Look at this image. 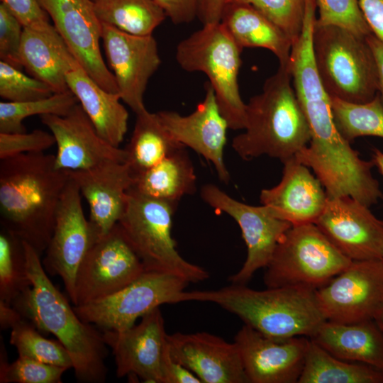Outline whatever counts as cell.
Wrapping results in <instances>:
<instances>
[{
  "label": "cell",
  "mask_w": 383,
  "mask_h": 383,
  "mask_svg": "<svg viewBox=\"0 0 383 383\" xmlns=\"http://www.w3.org/2000/svg\"><path fill=\"white\" fill-rule=\"evenodd\" d=\"M69 179L43 152L0 161L1 228L31 245L41 256L51 238L58 206Z\"/></svg>",
  "instance_id": "cell-1"
},
{
  "label": "cell",
  "mask_w": 383,
  "mask_h": 383,
  "mask_svg": "<svg viewBox=\"0 0 383 383\" xmlns=\"http://www.w3.org/2000/svg\"><path fill=\"white\" fill-rule=\"evenodd\" d=\"M23 243L27 274L32 284L12 305L40 332L54 335L64 345L79 382H104L108 349L102 333L77 316L67 298L49 279L41 256L28 243Z\"/></svg>",
  "instance_id": "cell-2"
},
{
  "label": "cell",
  "mask_w": 383,
  "mask_h": 383,
  "mask_svg": "<svg viewBox=\"0 0 383 383\" xmlns=\"http://www.w3.org/2000/svg\"><path fill=\"white\" fill-rule=\"evenodd\" d=\"M180 301L215 304L239 317L245 325L274 338H311L327 321L316 290L301 287L256 290L246 284H231L216 289L184 291Z\"/></svg>",
  "instance_id": "cell-3"
},
{
  "label": "cell",
  "mask_w": 383,
  "mask_h": 383,
  "mask_svg": "<svg viewBox=\"0 0 383 383\" xmlns=\"http://www.w3.org/2000/svg\"><path fill=\"white\" fill-rule=\"evenodd\" d=\"M243 130L233 138L232 148L245 160L267 155L283 162L309 144L310 130L289 67L279 66L265 80L262 91L246 104Z\"/></svg>",
  "instance_id": "cell-4"
},
{
  "label": "cell",
  "mask_w": 383,
  "mask_h": 383,
  "mask_svg": "<svg viewBox=\"0 0 383 383\" xmlns=\"http://www.w3.org/2000/svg\"><path fill=\"white\" fill-rule=\"evenodd\" d=\"M366 38L315 21L312 33L314 63L331 98L362 104L377 94L376 61Z\"/></svg>",
  "instance_id": "cell-5"
},
{
  "label": "cell",
  "mask_w": 383,
  "mask_h": 383,
  "mask_svg": "<svg viewBox=\"0 0 383 383\" xmlns=\"http://www.w3.org/2000/svg\"><path fill=\"white\" fill-rule=\"evenodd\" d=\"M177 206L130 188L126 210L118 223L145 271L171 274L189 284L198 283L209 279V274L183 258L177 250L171 232Z\"/></svg>",
  "instance_id": "cell-6"
},
{
  "label": "cell",
  "mask_w": 383,
  "mask_h": 383,
  "mask_svg": "<svg viewBox=\"0 0 383 383\" xmlns=\"http://www.w3.org/2000/svg\"><path fill=\"white\" fill-rule=\"evenodd\" d=\"M242 49L221 22L203 24L180 41L176 60L184 70L201 72L211 86L229 128L243 130L246 104L240 96L238 73Z\"/></svg>",
  "instance_id": "cell-7"
},
{
  "label": "cell",
  "mask_w": 383,
  "mask_h": 383,
  "mask_svg": "<svg viewBox=\"0 0 383 383\" xmlns=\"http://www.w3.org/2000/svg\"><path fill=\"white\" fill-rule=\"evenodd\" d=\"M351 262L315 223L293 225L278 243L263 280L267 287L316 290Z\"/></svg>",
  "instance_id": "cell-8"
},
{
  "label": "cell",
  "mask_w": 383,
  "mask_h": 383,
  "mask_svg": "<svg viewBox=\"0 0 383 383\" xmlns=\"http://www.w3.org/2000/svg\"><path fill=\"white\" fill-rule=\"evenodd\" d=\"M189 284L171 274L145 271L112 295L73 308L86 323L104 330L123 331L162 304L181 302V296Z\"/></svg>",
  "instance_id": "cell-9"
},
{
  "label": "cell",
  "mask_w": 383,
  "mask_h": 383,
  "mask_svg": "<svg viewBox=\"0 0 383 383\" xmlns=\"http://www.w3.org/2000/svg\"><path fill=\"white\" fill-rule=\"evenodd\" d=\"M145 269L117 223L92 245L76 279L74 306L106 298L140 277Z\"/></svg>",
  "instance_id": "cell-10"
},
{
  "label": "cell",
  "mask_w": 383,
  "mask_h": 383,
  "mask_svg": "<svg viewBox=\"0 0 383 383\" xmlns=\"http://www.w3.org/2000/svg\"><path fill=\"white\" fill-rule=\"evenodd\" d=\"M201 196L215 211L227 213L238 223L247 257L241 268L228 279L231 284H246L258 270L267 266L278 243L292 224L274 216L267 206L240 202L213 184L202 187Z\"/></svg>",
  "instance_id": "cell-11"
},
{
  "label": "cell",
  "mask_w": 383,
  "mask_h": 383,
  "mask_svg": "<svg viewBox=\"0 0 383 383\" xmlns=\"http://www.w3.org/2000/svg\"><path fill=\"white\" fill-rule=\"evenodd\" d=\"M316 296L327 321L352 323L373 320L383 306L382 260L352 261L316 289Z\"/></svg>",
  "instance_id": "cell-12"
},
{
  "label": "cell",
  "mask_w": 383,
  "mask_h": 383,
  "mask_svg": "<svg viewBox=\"0 0 383 383\" xmlns=\"http://www.w3.org/2000/svg\"><path fill=\"white\" fill-rule=\"evenodd\" d=\"M96 240L84 216L79 189L69 174L42 263L47 273L61 277L73 304L79 268Z\"/></svg>",
  "instance_id": "cell-13"
},
{
  "label": "cell",
  "mask_w": 383,
  "mask_h": 383,
  "mask_svg": "<svg viewBox=\"0 0 383 383\" xmlns=\"http://www.w3.org/2000/svg\"><path fill=\"white\" fill-rule=\"evenodd\" d=\"M39 1L88 74L106 91L119 94L114 76L106 65L100 50L102 25L93 0Z\"/></svg>",
  "instance_id": "cell-14"
},
{
  "label": "cell",
  "mask_w": 383,
  "mask_h": 383,
  "mask_svg": "<svg viewBox=\"0 0 383 383\" xmlns=\"http://www.w3.org/2000/svg\"><path fill=\"white\" fill-rule=\"evenodd\" d=\"M101 25L103 46L121 99L139 113L146 110L144 94L161 63L157 41L152 35H136Z\"/></svg>",
  "instance_id": "cell-15"
},
{
  "label": "cell",
  "mask_w": 383,
  "mask_h": 383,
  "mask_svg": "<svg viewBox=\"0 0 383 383\" xmlns=\"http://www.w3.org/2000/svg\"><path fill=\"white\" fill-rule=\"evenodd\" d=\"M314 223L350 260H382L383 221L351 196L328 197Z\"/></svg>",
  "instance_id": "cell-16"
},
{
  "label": "cell",
  "mask_w": 383,
  "mask_h": 383,
  "mask_svg": "<svg viewBox=\"0 0 383 383\" xmlns=\"http://www.w3.org/2000/svg\"><path fill=\"white\" fill-rule=\"evenodd\" d=\"M141 318L140 323L123 331L104 330V341L112 350L118 377L162 383L167 336L163 316L158 307Z\"/></svg>",
  "instance_id": "cell-17"
},
{
  "label": "cell",
  "mask_w": 383,
  "mask_h": 383,
  "mask_svg": "<svg viewBox=\"0 0 383 383\" xmlns=\"http://www.w3.org/2000/svg\"><path fill=\"white\" fill-rule=\"evenodd\" d=\"M40 116L55 139L57 169L76 171L111 162H126L125 150L111 145L99 135L79 103L65 116Z\"/></svg>",
  "instance_id": "cell-18"
},
{
  "label": "cell",
  "mask_w": 383,
  "mask_h": 383,
  "mask_svg": "<svg viewBox=\"0 0 383 383\" xmlns=\"http://www.w3.org/2000/svg\"><path fill=\"white\" fill-rule=\"evenodd\" d=\"M234 342L249 383L298 382L309 339L270 338L244 324Z\"/></svg>",
  "instance_id": "cell-19"
},
{
  "label": "cell",
  "mask_w": 383,
  "mask_h": 383,
  "mask_svg": "<svg viewBox=\"0 0 383 383\" xmlns=\"http://www.w3.org/2000/svg\"><path fill=\"white\" fill-rule=\"evenodd\" d=\"M205 91L203 101L189 115L182 116L172 111H162L157 114L176 142L202 155L213 165L219 180L228 184L230 174L223 160V150L229 127L209 82Z\"/></svg>",
  "instance_id": "cell-20"
},
{
  "label": "cell",
  "mask_w": 383,
  "mask_h": 383,
  "mask_svg": "<svg viewBox=\"0 0 383 383\" xmlns=\"http://www.w3.org/2000/svg\"><path fill=\"white\" fill-rule=\"evenodd\" d=\"M172 357L201 383H249L237 345L206 332L167 336Z\"/></svg>",
  "instance_id": "cell-21"
},
{
  "label": "cell",
  "mask_w": 383,
  "mask_h": 383,
  "mask_svg": "<svg viewBox=\"0 0 383 383\" xmlns=\"http://www.w3.org/2000/svg\"><path fill=\"white\" fill-rule=\"evenodd\" d=\"M87 201L89 221L98 240L123 216L133 177L126 162H111L87 170L68 171Z\"/></svg>",
  "instance_id": "cell-22"
},
{
  "label": "cell",
  "mask_w": 383,
  "mask_h": 383,
  "mask_svg": "<svg viewBox=\"0 0 383 383\" xmlns=\"http://www.w3.org/2000/svg\"><path fill=\"white\" fill-rule=\"evenodd\" d=\"M282 163L281 181L276 186L261 191V204L292 226L314 223L328 199L323 186L296 157Z\"/></svg>",
  "instance_id": "cell-23"
},
{
  "label": "cell",
  "mask_w": 383,
  "mask_h": 383,
  "mask_svg": "<svg viewBox=\"0 0 383 383\" xmlns=\"http://www.w3.org/2000/svg\"><path fill=\"white\" fill-rule=\"evenodd\" d=\"M20 57L23 67L54 93L70 90L66 74L80 65L53 25L44 29L23 28Z\"/></svg>",
  "instance_id": "cell-24"
},
{
  "label": "cell",
  "mask_w": 383,
  "mask_h": 383,
  "mask_svg": "<svg viewBox=\"0 0 383 383\" xmlns=\"http://www.w3.org/2000/svg\"><path fill=\"white\" fill-rule=\"evenodd\" d=\"M66 81L99 135L119 148L127 132L128 120V112L120 102L119 94L102 88L81 65L67 72Z\"/></svg>",
  "instance_id": "cell-25"
},
{
  "label": "cell",
  "mask_w": 383,
  "mask_h": 383,
  "mask_svg": "<svg viewBox=\"0 0 383 383\" xmlns=\"http://www.w3.org/2000/svg\"><path fill=\"white\" fill-rule=\"evenodd\" d=\"M333 356L383 371V334L374 320L326 321L310 338Z\"/></svg>",
  "instance_id": "cell-26"
},
{
  "label": "cell",
  "mask_w": 383,
  "mask_h": 383,
  "mask_svg": "<svg viewBox=\"0 0 383 383\" xmlns=\"http://www.w3.org/2000/svg\"><path fill=\"white\" fill-rule=\"evenodd\" d=\"M236 44L245 48H262L271 51L279 66L289 67L293 43L273 22L252 6L229 2L220 21Z\"/></svg>",
  "instance_id": "cell-27"
},
{
  "label": "cell",
  "mask_w": 383,
  "mask_h": 383,
  "mask_svg": "<svg viewBox=\"0 0 383 383\" xmlns=\"http://www.w3.org/2000/svg\"><path fill=\"white\" fill-rule=\"evenodd\" d=\"M185 148H179L155 166L133 177L131 188L155 199L174 204L196 189V176Z\"/></svg>",
  "instance_id": "cell-28"
},
{
  "label": "cell",
  "mask_w": 383,
  "mask_h": 383,
  "mask_svg": "<svg viewBox=\"0 0 383 383\" xmlns=\"http://www.w3.org/2000/svg\"><path fill=\"white\" fill-rule=\"evenodd\" d=\"M184 148L176 142L161 123L157 113L147 109L136 114L126 162L133 177L155 166L173 151Z\"/></svg>",
  "instance_id": "cell-29"
},
{
  "label": "cell",
  "mask_w": 383,
  "mask_h": 383,
  "mask_svg": "<svg viewBox=\"0 0 383 383\" xmlns=\"http://www.w3.org/2000/svg\"><path fill=\"white\" fill-rule=\"evenodd\" d=\"M298 383H383V371L339 359L310 338Z\"/></svg>",
  "instance_id": "cell-30"
},
{
  "label": "cell",
  "mask_w": 383,
  "mask_h": 383,
  "mask_svg": "<svg viewBox=\"0 0 383 383\" xmlns=\"http://www.w3.org/2000/svg\"><path fill=\"white\" fill-rule=\"evenodd\" d=\"M101 23L136 35H150L167 16L156 0H93Z\"/></svg>",
  "instance_id": "cell-31"
},
{
  "label": "cell",
  "mask_w": 383,
  "mask_h": 383,
  "mask_svg": "<svg viewBox=\"0 0 383 383\" xmlns=\"http://www.w3.org/2000/svg\"><path fill=\"white\" fill-rule=\"evenodd\" d=\"M331 99L334 124L345 140L351 143L362 136L383 138V106L378 94L362 104Z\"/></svg>",
  "instance_id": "cell-32"
},
{
  "label": "cell",
  "mask_w": 383,
  "mask_h": 383,
  "mask_svg": "<svg viewBox=\"0 0 383 383\" xmlns=\"http://www.w3.org/2000/svg\"><path fill=\"white\" fill-rule=\"evenodd\" d=\"M78 103V99L70 90L37 100L1 101L0 133H24L26 128L23 121L25 118L34 115L65 116Z\"/></svg>",
  "instance_id": "cell-33"
},
{
  "label": "cell",
  "mask_w": 383,
  "mask_h": 383,
  "mask_svg": "<svg viewBox=\"0 0 383 383\" xmlns=\"http://www.w3.org/2000/svg\"><path fill=\"white\" fill-rule=\"evenodd\" d=\"M23 241L1 228L0 232V300L12 304L31 286Z\"/></svg>",
  "instance_id": "cell-34"
},
{
  "label": "cell",
  "mask_w": 383,
  "mask_h": 383,
  "mask_svg": "<svg viewBox=\"0 0 383 383\" xmlns=\"http://www.w3.org/2000/svg\"><path fill=\"white\" fill-rule=\"evenodd\" d=\"M10 343L16 348L18 356L67 369L73 367L71 357L64 345L58 340L43 336L26 319L11 328Z\"/></svg>",
  "instance_id": "cell-35"
},
{
  "label": "cell",
  "mask_w": 383,
  "mask_h": 383,
  "mask_svg": "<svg viewBox=\"0 0 383 383\" xmlns=\"http://www.w3.org/2000/svg\"><path fill=\"white\" fill-rule=\"evenodd\" d=\"M67 370L21 356L14 362L9 363L5 345L1 338V383H60L64 372Z\"/></svg>",
  "instance_id": "cell-36"
},
{
  "label": "cell",
  "mask_w": 383,
  "mask_h": 383,
  "mask_svg": "<svg viewBox=\"0 0 383 383\" xmlns=\"http://www.w3.org/2000/svg\"><path fill=\"white\" fill-rule=\"evenodd\" d=\"M229 2L252 6L277 26L293 43L301 33L306 0H229Z\"/></svg>",
  "instance_id": "cell-37"
},
{
  "label": "cell",
  "mask_w": 383,
  "mask_h": 383,
  "mask_svg": "<svg viewBox=\"0 0 383 383\" xmlns=\"http://www.w3.org/2000/svg\"><path fill=\"white\" fill-rule=\"evenodd\" d=\"M53 94L54 91L47 84L0 61V96L7 101L41 99Z\"/></svg>",
  "instance_id": "cell-38"
},
{
  "label": "cell",
  "mask_w": 383,
  "mask_h": 383,
  "mask_svg": "<svg viewBox=\"0 0 383 383\" xmlns=\"http://www.w3.org/2000/svg\"><path fill=\"white\" fill-rule=\"evenodd\" d=\"M316 23L342 27L365 38L372 34L357 0H316Z\"/></svg>",
  "instance_id": "cell-39"
},
{
  "label": "cell",
  "mask_w": 383,
  "mask_h": 383,
  "mask_svg": "<svg viewBox=\"0 0 383 383\" xmlns=\"http://www.w3.org/2000/svg\"><path fill=\"white\" fill-rule=\"evenodd\" d=\"M55 144L52 133L36 129L30 133H0V160L29 152H40Z\"/></svg>",
  "instance_id": "cell-40"
},
{
  "label": "cell",
  "mask_w": 383,
  "mask_h": 383,
  "mask_svg": "<svg viewBox=\"0 0 383 383\" xmlns=\"http://www.w3.org/2000/svg\"><path fill=\"white\" fill-rule=\"evenodd\" d=\"M23 26L2 3H0V58L21 70L20 49Z\"/></svg>",
  "instance_id": "cell-41"
},
{
  "label": "cell",
  "mask_w": 383,
  "mask_h": 383,
  "mask_svg": "<svg viewBox=\"0 0 383 383\" xmlns=\"http://www.w3.org/2000/svg\"><path fill=\"white\" fill-rule=\"evenodd\" d=\"M23 28L44 29L52 25L39 0H1Z\"/></svg>",
  "instance_id": "cell-42"
},
{
  "label": "cell",
  "mask_w": 383,
  "mask_h": 383,
  "mask_svg": "<svg viewBox=\"0 0 383 383\" xmlns=\"http://www.w3.org/2000/svg\"><path fill=\"white\" fill-rule=\"evenodd\" d=\"M174 24L187 23L197 17L199 0H156Z\"/></svg>",
  "instance_id": "cell-43"
},
{
  "label": "cell",
  "mask_w": 383,
  "mask_h": 383,
  "mask_svg": "<svg viewBox=\"0 0 383 383\" xmlns=\"http://www.w3.org/2000/svg\"><path fill=\"white\" fill-rule=\"evenodd\" d=\"M162 383H201L192 372L172 357L167 340L162 362Z\"/></svg>",
  "instance_id": "cell-44"
},
{
  "label": "cell",
  "mask_w": 383,
  "mask_h": 383,
  "mask_svg": "<svg viewBox=\"0 0 383 383\" xmlns=\"http://www.w3.org/2000/svg\"><path fill=\"white\" fill-rule=\"evenodd\" d=\"M372 33L383 42V0H357Z\"/></svg>",
  "instance_id": "cell-45"
},
{
  "label": "cell",
  "mask_w": 383,
  "mask_h": 383,
  "mask_svg": "<svg viewBox=\"0 0 383 383\" xmlns=\"http://www.w3.org/2000/svg\"><path fill=\"white\" fill-rule=\"evenodd\" d=\"M228 1L229 0H199L197 18L203 24L220 22Z\"/></svg>",
  "instance_id": "cell-46"
},
{
  "label": "cell",
  "mask_w": 383,
  "mask_h": 383,
  "mask_svg": "<svg viewBox=\"0 0 383 383\" xmlns=\"http://www.w3.org/2000/svg\"><path fill=\"white\" fill-rule=\"evenodd\" d=\"M366 39L375 58L378 78L377 94L383 106V42L372 33L367 36Z\"/></svg>",
  "instance_id": "cell-47"
},
{
  "label": "cell",
  "mask_w": 383,
  "mask_h": 383,
  "mask_svg": "<svg viewBox=\"0 0 383 383\" xmlns=\"http://www.w3.org/2000/svg\"><path fill=\"white\" fill-rule=\"evenodd\" d=\"M25 319L12 305L0 300V327L1 330L12 328Z\"/></svg>",
  "instance_id": "cell-48"
},
{
  "label": "cell",
  "mask_w": 383,
  "mask_h": 383,
  "mask_svg": "<svg viewBox=\"0 0 383 383\" xmlns=\"http://www.w3.org/2000/svg\"><path fill=\"white\" fill-rule=\"evenodd\" d=\"M372 162L374 165L383 177V152L379 149L374 148L372 152Z\"/></svg>",
  "instance_id": "cell-49"
},
{
  "label": "cell",
  "mask_w": 383,
  "mask_h": 383,
  "mask_svg": "<svg viewBox=\"0 0 383 383\" xmlns=\"http://www.w3.org/2000/svg\"><path fill=\"white\" fill-rule=\"evenodd\" d=\"M374 320L383 334V306L377 312Z\"/></svg>",
  "instance_id": "cell-50"
},
{
  "label": "cell",
  "mask_w": 383,
  "mask_h": 383,
  "mask_svg": "<svg viewBox=\"0 0 383 383\" xmlns=\"http://www.w3.org/2000/svg\"><path fill=\"white\" fill-rule=\"evenodd\" d=\"M382 263H383V258H382Z\"/></svg>",
  "instance_id": "cell-51"
}]
</instances>
